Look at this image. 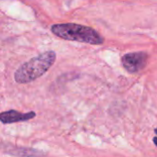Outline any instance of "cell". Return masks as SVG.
<instances>
[{
  "label": "cell",
  "instance_id": "1",
  "mask_svg": "<svg viewBox=\"0 0 157 157\" xmlns=\"http://www.w3.org/2000/svg\"><path fill=\"white\" fill-rule=\"evenodd\" d=\"M56 53L52 51L43 52L23 63L15 73V81L18 84H27L44 75L54 63Z\"/></svg>",
  "mask_w": 157,
  "mask_h": 157
},
{
  "label": "cell",
  "instance_id": "2",
  "mask_svg": "<svg viewBox=\"0 0 157 157\" xmlns=\"http://www.w3.org/2000/svg\"><path fill=\"white\" fill-rule=\"evenodd\" d=\"M54 35L66 40L85 42L94 45H100L104 42V38L94 29L75 23L55 24L52 26Z\"/></svg>",
  "mask_w": 157,
  "mask_h": 157
},
{
  "label": "cell",
  "instance_id": "3",
  "mask_svg": "<svg viewBox=\"0 0 157 157\" xmlns=\"http://www.w3.org/2000/svg\"><path fill=\"white\" fill-rule=\"evenodd\" d=\"M148 61V54L144 52H130L121 58L124 68L130 73H137L144 69Z\"/></svg>",
  "mask_w": 157,
  "mask_h": 157
},
{
  "label": "cell",
  "instance_id": "4",
  "mask_svg": "<svg viewBox=\"0 0 157 157\" xmlns=\"http://www.w3.org/2000/svg\"><path fill=\"white\" fill-rule=\"evenodd\" d=\"M36 117V113L31 111L28 113H20L17 110H8L1 113L0 120L3 123H14L19 121H26Z\"/></svg>",
  "mask_w": 157,
  "mask_h": 157
},
{
  "label": "cell",
  "instance_id": "5",
  "mask_svg": "<svg viewBox=\"0 0 157 157\" xmlns=\"http://www.w3.org/2000/svg\"><path fill=\"white\" fill-rule=\"evenodd\" d=\"M153 141H154V143H155V145H156V146H157V137H155Z\"/></svg>",
  "mask_w": 157,
  "mask_h": 157
},
{
  "label": "cell",
  "instance_id": "6",
  "mask_svg": "<svg viewBox=\"0 0 157 157\" xmlns=\"http://www.w3.org/2000/svg\"><path fill=\"white\" fill-rule=\"evenodd\" d=\"M155 133H156V134H157V128H156V129H155Z\"/></svg>",
  "mask_w": 157,
  "mask_h": 157
}]
</instances>
